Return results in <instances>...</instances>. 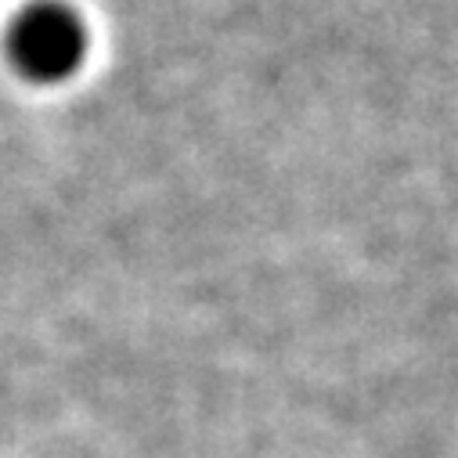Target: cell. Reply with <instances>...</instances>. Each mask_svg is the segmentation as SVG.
Here are the masks:
<instances>
[{
  "label": "cell",
  "instance_id": "1",
  "mask_svg": "<svg viewBox=\"0 0 458 458\" xmlns=\"http://www.w3.org/2000/svg\"><path fill=\"white\" fill-rule=\"evenodd\" d=\"M90 51L87 26L76 8L62 0H33L8 26L12 65L33 83L72 80Z\"/></svg>",
  "mask_w": 458,
  "mask_h": 458
}]
</instances>
